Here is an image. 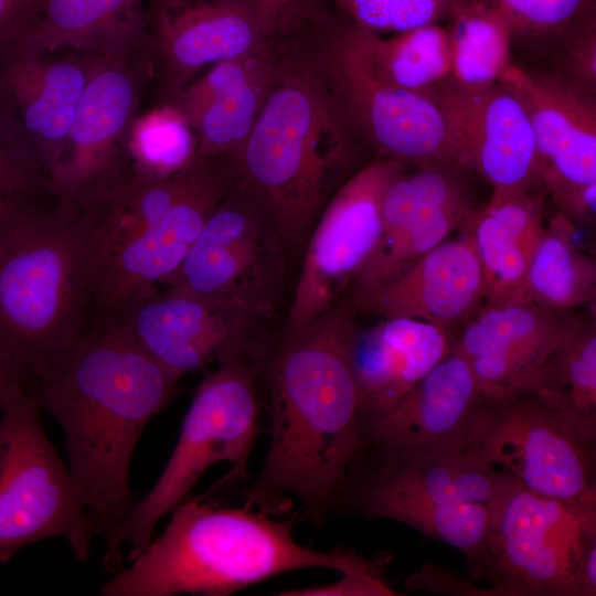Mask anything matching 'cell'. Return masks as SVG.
<instances>
[{
  "label": "cell",
  "instance_id": "1",
  "mask_svg": "<svg viewBox=\"0 0 596 596\" xmlns=\"http://www.w3.org/2000/svg\"><path fill=\"white\" fill-rule=\"evenodd\" d=\"M356 313L347 299L294 331H281L264 363L270 441L246 505L278 515L299 503L321 523L341 502L364 448L352 364Z\"/></svg>",
  "mask_w": 596,
  "mask_h": 596
},
{
  "label": "cell",
  "instance_id": "2",
  "mask_svg": "<svg viewBox=\"0 0 596 596\" xmlns=\"http://www.w3.org/2000/svg\"><path fill=\"white\" fill-rule=\"evenodd\" d=\"M40 407L61 425L68 468L104 567L124 564L120 529L134 507L129 471L147 425L172 402L178 379L117 320L96 322L71 349L26 372Z\"/></svg>",
  "mask_w": 596,
  "mask_h": 596
},
{
  "label": "cell",
  "instance_id": "3",
  "mask_svg": "<svg viewBox=\"0 0 596 596\" xmlns=\"http://www.w3.org/2000/svg\"><path fill=\"white\" fill-rule=\"evenodd\" d=\"M355 143L302 39L278 43L264 105L244 143L226 160L235 181L275 225L289 259L302 254Z\"/></svg>",
  "mask_w": 596,
  "mask_h": 596
},
{
  "label": "cell",
  "instance_id": "4",
  "mask_svg": "<svg viewBox=\"0 0 596 596\" xmlns=\"http://www.w3.org/2000/svg\"><path fill=\"white\" fill-rule=\"evenodd\" d=\"M252 507L222 508L204 498L183 500L156 540L113 574L102 596H226L302 568L339 573L369 560L353 550L317 551L299 544L294 520Z\"/></svg>",
  "mask_w": 596,
  "mask_h": 596
},
{
  "label": "cell",
  "instance_id": "5",
  "mask_svg": "<svg viewBox=\"0 0 596 596\" xmlns=\"http://www.w3.org/2000/svg\"><path fill=\"white\" fill-rule=\"evenodd\" d=\"M87 214L57 202L0 227V349L32 372L93 327Z\"/></svg>",
  "mask_w": 596,
  "mask_h": 596
},
{
  "label": "cell",
  "instance_id": "6",
  "mask_svg": "<svg viewBox=\"0 0 596 596\" xmlns=\"http://www.w3.org/2000/svg\"><path fill=\"white\" fill-rule=\"evenodd\" d=\"M87 50L86 84L53 175L60 202L82 211L95 209L129 188L126 141L153 79L147 10Z\"/></svg>",
  "mask_w": 596,
  "mask_h": 596
},
{
  "label": "cell",
  "instance_id": "7",
  "mask_svg": "<svg viewBox=\"0 0 596 596\" xmlns=\"http://www.w3.org/2000/svg\"><path fill=\"white\" fill-rule=\"evenodd\" d=\"M263 366L248 358L228 359L199 385L164 468L151 489L134 503L120 529L123 544L131 546L130 557L149 545L159 521L187 498L214 464L231 465L220 487L248 479L259 427L256 380Z\"/></svg>",
  "mask_w": 596,
  "mask_h": 596
},
{
  "label": "cell",
  "instance_id": "8",
  "mask_svg": "<svg viewBox=\"0 0 596 596\" xmlns=\"http://www.w3.org/2000/svg\"><path fill=\"white\" fill-rule=\"evenodd\" d=\"M26 371L0 400V563L22 547L63 539L86 562L96 535L70 468L46 436Z\"/></svg>",
  "mask_w": 596,
  "mask_h": 596
},
{
  "label": "cell",
  "instance_id": "9",
  "mask_svg": "<svg viewBox=\"0 0 596 596\" xmlns=\"http://www.w3.org/2000/svg\"><path fill=\"white\" fill-rule=\"evenodd\" d=\"M301 39L356 142L404 166L446 164L467 171L435 100L373 74L342 17L332 12Z\"/></svg>",
  "mask_w": 596,
  "mask_h": 596
},
{
  "label": "cell",
  "instance_id": "10",
  "mask_svg": "<svg viewBox=\"0 0 596 596\" xmlns=\"http://www.w3.org/2000/svg\"><path fill=\"white\" fill-rule=\"evenodd\" d=\"M461 453L509 472L538 494L596 499V436L536 396L483 397Z\"/></svg>",
  "mask_w": 596,
  "mask_h": 596
},
{
  "label": "cell",
  "instance_id": "11",
  "mask_svg": "<svg viewBox=\"0 0 596 596\" xmlns=\"http://www.w3.org/2000/svg\"><path fill=\"white\" fill-rule=\"evenodd\" d=\"M289 260L273 222L234 179L179 268L161 285L273 320L285 299Z\"/></svg>",
  "mask_w": 596,
  "mask_h": 596
},
{
  "label": "cell",
  "instance_id": "12",
  "mask_svg": "<svg viewBox=\"0 0 596 596\" xmlns=\"http://www.w3.org/2000/svg\"><path fill=\"white\" fill-rule=\"evenodd\" d=\"M595 524L596 499H554L514 480L493 509L470 576L489 583L487 595L577 596L574 557L583 532Z\"/></svg>",
  "mask_w": 596,
  "mask_h": 596
},
{
  "label": "cell",
  "instance_id": "13",
  "mask_svg": "<svg viewBox=\"0 0 596 596\" xmlns=\"http://www.w3.org/2000/svg\"><path fill=\"white\" fill-rule=\"evenodd\" d=\"M405 168L397 161L377 158L334 191L302 251L283 331L306 326L347 298L381 242L384 191Z\"/></svg>",
  "mask_w": 596,
  "mask_h": 596
},
{
  "label": "cell",
  "instance_id": "14",
  "mask_svg": "<svg viewBox=\"0 0 596 596\" xmlns=\"http://www.w3.org/2000/svg\"><path fill=\"white\" fill-rule=\"evenodd\" d=\"M189 189L157 222L88 265L94 322L118 320L181 265L234 174L226 159L198 157Z\"/></svg>",
  "mask_w": 596,
  "mask_h": 596
},
{
  "label": "cell",
  "instance_id": "15",
  "mask_svg": "<svg viewBox=\"0 0 596 596\" xmlns=\"http://www.w3.org/2000/svg\"><path fill=\"white\" fill-rule=\"evenodd\" d=\"M117 321L178 380L233 358L264 364L275 341L272 320L173 288L152 290Z\"/></svg>",
  "mask_w": 596,
  "mask_h": 596
},
{
  "label": "cell",
  "instance_id": "16",
  "mask_svg": "<svg viewBox=\"0 0 596 596\" xmlns=\"http://www.w3.org/2000/svg\"><path fill=\"white\" fill-rule=\"evenodd\" d=\"M429 97L445 118L465 169L481 175L492 193L544 187L528 115L500 82L469 87L449 77Z\"/></svg>",
  "mask_w": 596,
  "mask_h": 596
},
{
  "label": "cell",
  "instance_id": "17",
  "mask_svg": "<svg viewBox=\"0 0 596 596\" xmlns=\"http://www.w3.org/2000/svg\"><path fill=\"white\" fill-rule=\"evenodd\" d=\"M148 1L152 84H158L161 103H175L202 68L274 44L249 1Z\"/></svg>",
  "mask_w": 596,
  "mask_h": 596
},
{
  "label": "cell",
  "instance_id": "18",
  "mask_svg": "<svg viewBox=\"0 0 596 596\" xmlns=\"http://www.w3.org/2000/svg\"><path fill=\"white\" fill-rule=\"evenodd\" d=\"M359 315L411 318L456 332L485 305L482 268L469 234L447 238L391 275L352 290Z\"/></svg>",
  "mask_w": 596,
  "mask_h": 596
},
{
  "label": "cell",
  "instance_id": "19",
  "mask_svg": "<svg viewBox=\"0 0 596 596\" xmlns=\"http://www.w3.org/2000/svg\"><path fill=\"white\" fill-rule=\"evenodd\" d=\"M482 401L469 360L453 351L393 405L363 417L364 447L379 457L461 453Z\"/></svg>",
  "mask_w": 596,
  "mask_h": 596
},
{
  "label": "cell",
  "instance_id": "20",
  "mask_svg": "<svg viewBox=\"0 0 596 596\" xmlns=\"http://www.w3.org/2000/svg\"><path fill=\"white\" fill-rule=\"evenodd\" d=\"M65 51L62 57H50L28 38L0 50L2 95L52 182L91 63L88 50Z\"/></svg>",
  "mask_w": 596,
  "mask_h": 596
},
{
  "label": "cell",
  "instance_id": "21",
  "mask_svg": "<svg viewBox=\"0 0 596 596\" xmlns=\"http://www.w3.org/2000/svg\"><path fill=\"white\" fill-rule=\"evenodd\" d=\"M352 480L345 498L368 519L401 504L475 502L494 507L514 482L507 471L466 453L423 451L379 457Z\"/></svg>",
  "mask_w": 596,
  "mask_h": 596
},
{
  "label": "cell",
  "instance_id": "22",
  "mask_svg": "<svg viewBox=\"0 0 596 596\" xmlns=\"http://www.w3.org/2000/svg\"><path fill=\"white\" fill-rule=\"evenodd\" d=\"M499 82L528 115L544 188L596 182V95L557 73L513 64Z\"/></svg>",
  "mask_w": 596,
  "mask_h": 596
},
{
  "label": "cell",
  "instance_id": "23",
  "mask_svg": "<svg viewBox=\"0 0 596 596\" xmlns=\"http://www.w3.org/2000/svg\"><path fill=\"white\" fill-rule=\"evenodd\" d=\"M455 334L426 321L382 318L358 327L352 364L363 417L386 409L453 352Z\"/></svg>",
  "mask_w": 596,
  "mask_h": 596
},
{
  "label": "cell",
  "instance_id": "24",
  "mask_svg": "<svg viewBox=\"0 0 596 596\" xmlns=\"http://www.w3.org/2000/svg\"><path fill=\"white\" fill-rule=\"evenodd\" d=\"M544 187L514 193H492L461 227L469 234L486 285V305L530 301L526 274L544 232Z\"/></svg>",
  "mask_w": 596,
  "mask_h": 596
},
{
  "label": "cell",
  "instance_id": "25",
  "mask_svg": "<svg viewBox=\"0 0 596 596\" xmlns=\"http://www.w3.org/2000/svg\"><path fill=\"white\" fill-rule=\"evenodd\" d=\"M513 394L533 395L573 417L596 436V317L593 310L563 313L542 362Z\"/></svg>",
  "mask_w": 596,
  "mask_h": 596
},
{
  "label": "cell",
  "instance_id": "26",
  "mask_svg": "<svg viewBox=\"0 0 596 596\" xmlns=\"http://www.w3.org/2000/svg\"><path fill=\"white\" fill-rule=\"evenodd\" d=\"M574 222L560 211L545 224L526 274V296L556 315L595 304L596 262L577 243Z\"/></svg>",
  "mask_w": 596,
  "mask_h": 596
},
{
  "label": "cell",
  "instance_id": "27",
  "mask_svg": "<svg viewBox=\"0 0 596 596\" xmlns=\"http://www.w3.org/2000/svg\"><path fill=\"white\" fill-rule=\"evenodd\" d=\"M344 20L361 58L383 81L429 96L450 77L451 55L446 28L429 24L383 39Z\"/></svg>",
  "mask_w": 596,
  "mask_h": 596
},
{
  "label": "cell",
  "instance_id": "28",
  "mask_svg": "<svg viewBox=\"0 0 596 596\" xmlns=\"http://www.w3.org/2000/svg\"><path fill=\"white\" fill-rule=\"evenodd\" d=\"M450 78L462 86L499 82L510 63L511 28L489 0H467L448 18Z\"/></svg>",
  "mask_w": 596,
  "mask_h": 596
},
{
  "label": "cell",
  "instance_id": "29",
  "mask_svg": "<svg viewBox=\"0 0 596 596\" xmlns=\"http://www.w3.org/2000/svg\"><path fill=\"white\" fill-rule=\"evenodd\" d=\"M198 139L182 110L160 103L140 113L126 141L129 188L171 177L196 159Z\"/></svg>",
  "mask_w": 596,
  "mask_h": 596
},
{
  "label": "cell",
  "instance_id": "30",
  "mask_svg": "<svg viewBox=\"0 0 596 596\" xmlns=\"http://www.w3.org/2000/svg\"><path fill=\"white\" fill-rule=\"evenodd\" d=\"M146 0H41L38 24L28 40L40 51L87 50L134 15Z\"/></svg>",
  "mask_w": 596,
  "mask_h": 596
},
{
  "label": "cell",
  "instance_id": "31",
  "mask_svg": "<svg viewBox=\"0 0 596 596\" xmlns=\"http://www.w3.org/2000/svg\"><path fill=\"white\" fill-rule=\"evenodd\" d=\"M562 315L553 313L532 301L485 304L458 330L453 351L469 360L482 354L534 345L555 334Z\"/></svg>",
  "mask_w": 596,
  "mask_h": 596
},
{
  "label": "cell",
  "instance_id": "32",
  "mask_svg": "<svg viewBox=\"0 0 596 596\" xmlns=\"http://www.w3.org/2000/svg\"><path fill=\"white\" fill-rule=\"evenodd\" d=\"M277 58L278 43L275 55L266 64L202 113L193 126L198 157L227 159L241 148L269 92Z\"/></svg>",
  "mask_w": 596,
  "mask_h": 596
},
{
  "label": "cell",
  "instance_id": "33",
  "mask_svg": "<svg viewBox=\"0 0 596 596\" xmlns=\"http://www.w3.org/2000/svg\"><path fill=\"white\" fill-rule=\"evenodd\" d=\"M58 201L52 180L18 129L7 103H1L0 227Z\"/></svg>",
  "mask_w": 596,
  "mask_h": 596
},
{
  "label": "cell",
  "instance_id": "34",
  "mask_svg": "<svg viewBox=\"0 0 596 596\" xmlns=\"http://www.w3.org/2000/svg\"><path fill=\"white\" fill-rule=\"evenodd\" d=\"M507 19L513 39L558 47L596 18V0H489Z\"/></svg>",
  "mask_w": 596,
  "mask_h": 596
},
{
  "label": "cell",
  "instance_id": "35",
  "mask_svg": "<svg viewBox=\"0 0 596 596\" xmlns=\"http://www.w3.org/2000/svg\"><path fill=\"white\" fill-rule=\"evenodd\" d=\"M337 14L374 33H402L448 20L467 0H326Z\"/></svg>",
  "mask_w": 596,
  "mask_h": 596
},
{
  "label": "cell",
  "instance_id": "36",
  "mask_svg": "<svg viewBox=\"0 0 596 596\" xmlns=\"http://www.w3.org/2000/svg\"><path fill=\"white\" fill-rule=\"evenodd\" d=\"M276 51L277 43H274L256 53L212 65L203 76L192 81L173 104L182 110L193 128L212 103L248 79L275 55Z\"/></svg>",
  "mask_w": 596,
  "mask_h": 596
},
{
  "label": "cell",
  "instance_id": "37",
  "mask_svg": "<svg viewBox=\"0 0 596 596\" xmlns=\"http://www.w3.org/2000/svg\"><path fill=\"white\" fill-rule=\"evenodd\" d=\"M262 28L274 43L300 36L333 12L326 0H253Z\"/></svg>",
  "mask_w": 596,
  "mask_h": 596
},
{
  "label": "cell",
  "instance_id": "38",
  "mask_svg": "<svg viewBox=\"0 0 596 596\" xmlns=\"http://www.w3.org/2000/svg\"><path fill=\"white\" fill-rule=\"evenodd\" d=\"M560 47L557 74L596 95V18L574 32Z\"/></svg>",
  "mask_w": 596,
  "mask_h": 596
},
{
  "label": "cell",
  "instance_id": "39",
  "mask_svg": "<svg viewBox=\"0 0 596 596\" xmlns=\"http://www.w3.org/2000/svg\"><path fill=\"white\" fill-rule=\"evenodd\" d=\"M391 557L390 555L380 556L366 566L342 573L341 578L332 584L288 590L281 595H396L383 577L384 568Z\"/></svg>",
  "mask_w": 596,
  "mask_h": 596
},
{
  "label": "cell",
  "instance_id": "40",
  "mask_svg": "<svg viewBox=\"0 0 596 596\" xmlns=\"http://www.w3.org/2000/svg\"><path fill=\"white\" fill-rule=\"evenodd\" d=\"M40 9L41 0H0V50L33 33Z\"/></svg>",
  "mask_w": 596,
  "mask_h": 596
},
{
  "label": "cell",
  "instance_id": "41",
  "mask_svg": "<svg viewBox=\"0 0 596 596\" xmlns=\"http://www.w3.org/2000/svg\"><path fill=\"white\" fill-rule=\"evenodd\" d=\"M558 211L574 223L592 225L596 215V182L554 184L545 189Z\"/></svg>",
  "mask_w": 596,
  "mask_h": 596
},
{
  "label": "cell",
  "instance_id": "42",
  "mask_svg": "<svg viewBox=\"0 0 596 596\" xmlns=\"http://www.w3.org/2000/svg\"><path fill=\"white\" fill-rule=\"evenodd\" d=\"M24 371L22 363L12 353L0 349V400L9 384Z\"/></svg>",
  "mask_w": 596,
  "mask_h": 596
},
{
  "label": "cell",
  "instance_id": "43",
  "mask_svg": "<svg viewBox=\"0 0 596 596\" xmlns=\"http://www.w3.org/2000/svg\"><path fill=\"white\" fill-rule=\"evenodd\" d=\"M4 102V97L2 95L1 88H0V104Z\"/></svg>",
  "mask_w": 596,
  "mask_h": 596
},
{
  "label": "cell",
  "instance_id": "44",
  "mask_svg": "<svg viewBox=\"0 0 596 596\" xmlns=\"http://www.w3.org/2000/svg\"><path fill=\"white\" fill-rule=\"evenodd\" d=\"M245 1H249V2H252L254 4L253 0H245Z\"/></svg>",
  "mask_w": 596,
  "mask_h": 596
}]
</instances>
